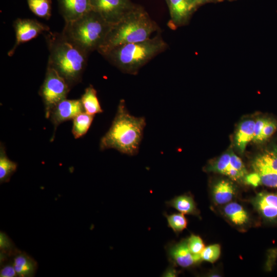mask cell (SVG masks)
<instances>
[{
  "instance_id": "35",
  "label": "cell",
  "mask_w": 277,
  "mask_h": 277,
  "mask_svg": "<svg viewBox=\"0 0 277 277\" xmlns=\"http://www.w3.org/2000/svg\"><path fill=\"white\" fill-rule=\"evenodd\" d=\"M211 0H194L195 7L199 6L201 4L209 2Z\"/></svg>"
},
{
  "instance_id": "28",
  "label": "cell",
  "mask_w": 277,
  "mask_h": 277,
  "mask_svg": "<svg viewBox=\"0 0 277 277\" xmlns=\"http://www.w3.org/2000/svg\"><path fill=\"white\" fill-rule=\"evenodd\" d=\"M188 247L194 254H201L205 246L201 238L192 234L187 239Z\"/></svg>"
},
{
  "instance_id": "8",
  "label": "cell",
  "mask_w": 277,
  "mask_h": 277,
  "mask_svg": "<svg viewBox=\"0 0 277 277\" xmlns=\"http://www.w3.org/2000/svg\"><path fill=\"white\" fill-rule=\"evenodd\" d=\"M92 10L107 23L114 24L136 5L131 0H91Z\"/></svg>"
},
{
  "instance_id": "25",
  "label": "cell",
  "mask_w": 277,
  "mask_h": 277,
  "mask_svg": "<svg viewBox=\"0 0 277 277\" xmlns=\"http://www.w3.org/2000/svg\"><path fill=\"white\" fill-rule=\"evenodd\" d=\"M164 215L167 219L168 226L172 229L176 234L186 228L188 221L184 214L181 212L171 214L164 213Z\"/></svg>"
},
{
  "instance_id": "34",
  "label": "cell",
  "mask_w": 277,
  "mask_h": 277,
  "mask_svg": "<svg viewBox=\"0 0 277 277\" xmlns=\"http://www.w3.org/2000/svg\"><path fill=\"white\" fill-rule=\"evenodd\" d=\"M179 274L178 271L175 269L174 266L172 264L171 265L168 267L166 270L164 271V272L163 273L162 276H171V277H174V276H177Z\"/></svg>"
},
{
  "instance_id": "16",
  "label": "cell",
  "mask_w": 277,
  "mask_h": 277,
  "mask_svg": "<svg viewBox=\"0 0 277 277\" xmlns=\"http://www.w3.org/2000/svg\"><path fill=\"white\" fill-rule=\"evenodd\" d=\"M13 263L18 276H33L37 269L36 262L27 253L20 251L14 255Z\"/></svg>"
},
{
  "instance_id": "23",
  "label": "cell",
  "mask_w": 277,
  "mask_h": 277,
  "mask_svg": "<svg viewBox=\"0 0 277 277\" xmlns=\"http://www.w3.org/2000/svg\"><path fill=\"white\" fill-rule=\"evenodd\" d=\"M94 116L84 111L77 115L73 119L72 133L75 138H78L87 132L92 124Z\"/></svg>"
},
{
  "instance_id": "11",
  "label": "cell",
  "mask_w": 277,
  "mask_h": 277,
  "mask_svg": "<svg viewBox=\"0 0 277 277\" xmlns=\"http://www.w3.org/2000/svg\"><path fill=\"white\" fill-rule=\"evenodd\" d=\"M251 202L265 221L277 224V192L262 191L258 193Z\"/></svg>"
},
{
  "instance_id": "26",
  "label": "cell",
  "mask_w": 277,
  "mask_h": 277,
  "mask_svg": "<svg viewBox=\"0 0 277 277\" xmlns=\"http://www.w3.org/2000/svg\"><path fill=\"white\" fill-rule=\"evenodd\" d=\"M1 257L7 258V256L14 255L17 251L14 244L8 235L3 232L0 234Z\"/></svg>"
},
{
  "instance_id": "14",
  "label": "cell",
  "mask_w": 277,
  "mask_h": 277,
  "mask_svg": "<svg viewBox=\"0 0 277 277\" xmlns=\"http://www.w3.org/2000/svg\"><path fill=\"white\" fill-rule=\"evenodd\" d=\"M170 11L169 27H175L184 21L195 7L194 0H168Z\"/></svg>"
},
{
  "instance_id": "1",
  "label": "cell",
  "mask_w": 277,
  "mask_h": 277,
  "mask_svg": "<svg viewBox=\"0 0 277 277\" xmlns=\"http://www.w3.org/2000/svg\"><path fill=\"white\" fill-rule=\"evenodd\" d=\"M146 125L144 117L132 115L125 101L121 100L109 129L101 139L100 150L114 149L129 156L137 154Z\"/></svg>"
},
{
  "instance_id": "21",
  "label": "cell",
  "mask_w": 277,
  "mask_h": 277,
  "mask_svg": "<svg viewBox=\"0 0 277 277\" xmlns=\"http://www.w3.org/2000/svg\"><path fill=\"white\" fill-rule=\"evenodd\" d=\"M80 100L84 110L87 113L94 115L103 112L97 96V91L93 86L90 85L85 89Z\"/></svg>"
},
{
  "instance_id": "13",
  "label": "cell",
  "mask_w": 277,
  "mask_h": 277,
  "mask_svg": "<svg viewBox=\"0 0 277 277\" xmlns=\"http://www.w3.org/2000/svg\"><path fill=\"white\" fill-rule=\"evenodd\" d=\"M65 23L75 21L92 10L91 0H57Z\"/></svg>"
},
{
  "instance_id": "36",
  "label": "cell",
  "mask_w": 277,
  "mask_h": 277,
  "mask_svg": "<svg viewBox=\"0 0 277 277\" xmlns=\"http://www.w3.org/2000/svg\"><path fill=\"white\" fill-rule=\"evenodd\" d=\"M165 1H166V3H167L168 0H165Z\"/></svg>"
},
{
  "instance_id": "27",
  "label": "cell",
  "mask_w": 277,
  "mask_h": 277,
  "mask_svg": "<svg viewBox=\"0 0 277 277\" xmlns=\"http://www.w3.org/2000/svg\"><path fill=\"white\" fill-rule=\"evenodd\" d=\"M221 254V247L215 244L205 247L201 253L202 260L214 263L219 258Z\"/></svg>"
},
{
  "instance_id": "6",
  "label": "cell",
  "mask_w": 277,
  "mask_h": 277,
  "mask_svg": "<svg viewBox=\"0 0 277 277\" xmlns=\"http://www.w3.org/2000/svg\"><path fill=\"white\" fill-rule=\"evenodd\" d=\"M70 89V87L57 72L47 66L45 77L38 92L44 105L47 118H49L53 108L66 98Z\"/></svg>"
},
{
  "instance_id": "19",
  "label": "cell",
  "mask_w": 277,
  "mask_h": 277,
  "mask_svg": "<svg viewBox=\"0 0 277 277\" xmlns=\"http://www.w3.org/2000/svg\"><path fill=\"white\" fill-rule=\"evenodd\" d=\"M167 207H172L184 214L198 215L199 210L192 196L185 194L166 202Z\"/></svg>"
},
{
  "instance_id": "2",
  "label": "cell",
  "mask_w": 277,
  "mask_h": 277,
  "mask_svg": "<svg viewBox=\"0 0 277 277\" xmlns=\"http://www.w3.org/2000/svg\"><path fill=\"white\" fill-rule=\"evenodd\" d=\"M159 31L156 23L141 6H135L120 20L111 25L97 51L104 56L118 46L139 42Z\"/></svg>"
},
{
  "instance_id": "20",
  "label": "cell",
  "mask_w": 277,
  "mask_h": 277,
  "mask_svg": "<svg viewBox=\"0 0 277 277\" xmlns=\"http://www.w3.org/2000/svg\"><path fill=\"white\" fill-rule=\"evenodd\" d=\"M224 212L230 221L236 226H245L249 222L248 213L239 203L229 202L226 204L224 208Z\"/></svg>"
},
{
  "instance_id": "5",
  "label": "cell",
  "mask_w": 277,
  "mask_h": 277,
  "mask_svg": "<svg viewBox=\"0 0 277 277\" xmlns=\"http://www.w3.org/2000/svg\"><path fill=\"white\" fill-rule=\"evenodd\" d=\"M111 25L91 10L80 18L65 23L62 34L69 41L89 53L103 43Z\"/></svg>"
},
{
  "instance_id": "10",
  "label": "cell",
  "mask_w": 277,
  "mask_h": 277,
  "mask_svg": "<svg viewBox=\"0 0 277 277\" xmlns=\"http://www.w3.org/2000/svg\"><path fill=\"white\" fill-rule=\"evenodd\" d=\"M167 255L171 264L182 268H188L200 263L201 254H194L190 250L187 239L179 242L170 243L165 247Z\"/></svg>"
},
{
  "instance_id": "3",
  "label": "cell",
  "mask_w": 277,
  "mask_h": 277,
  "mask_svg": "<svg viewBox=\"0 0 277 277\" xmlns=\"http://www.w3.org/2000/svg\"><path fill=\"white\" fill-rule=\"evenodd\" d=\"M49 50L48 66L57 72L71 88L80 83L88 53L68 40L62 33L46 36Z\"/></svg>"
},
{
  "instance_id": "17",
  "label": "cell",
  "mask_w": 277,
  "mask_h": 277,
  "mask_svg": "<svg viewBox=\"0 0 277 277\" xmlns=\"http://www.w3.org/2000/svg\"><path fill=\"white\" fill-rule=\"evenodd\" d=\"M254 125L255 121L248 119L242 121L238 126L234 143L241 153L244 152L248 143L253 140Z\"/></svg>"
},
{
  "instance_id": "33",
  "label": "cell",
  "mask_w": 277,
  "mask_h": 277,
  "mask_svg": "<svg viewBox=\"0 0 277 277\" xmlns=\"http://www.w3.org/2000/svg\"><path fill=\"white\" fill-rule=\"evenodd\" d=\"M243 181L247 185L256 187L262 184L260 175L253 172L250 174H247L244 177Z\"/></svg>"
},
{
  "instance_id": "24",
  "label": "cell",
  "mask_w": 277,
  "mask_h": 277,
  "mask_svg": "<svg viewBox=\"0 0 277 277\" xmlns=\"http://www.w3.org/2000/svg\"><path fill=\"white\" fill-rule=\"evenodd\" d=\"M30 10L36 16L49 19L51 16V0H27Z\"/></svg>"
},
{
  "instance_id": "30",
  "label": "cell",
  "mask_w": 277,
  "mask_h": 277,
  "mask_svg": "<svg viewBox=\"0 0 277 277\" xmlns=\"http://www.w3.org/2000/svg\"><path fill=\"white\" fill-rule=\"evenodd\" d=\"M268 120V118L261 117L258 118L255 121L254 135L252 140L253 142L255 143H260L262 130Z\"/></svg>"
},
{
  "instance_id": "18",
  "label": "cell",
  "mask_w": 277,
  "mask_h": 277,
  "mask_svg": "<svg viewBox=\"0 0 277 277\" xmlns=\"http://www.w3.org/2000/svg\"><path fill=\"white\" fill-rule=\"evenodd\" d=\"M212 193L214 203L217 205H223L229 203L233 199L236 190L231 181L221 180L214 185Z\"/></svg>"
},
{
  "instance_id": "29",
  "label": "cell",
  "mask_w": 277,
  "mask_h": 277,
  "mask_svg": "<svg viewBox=\"0 0 277 277\" xmlns=\"http://www.w3.org/2000/svg\"><path fill=\"white\" fill-rule=\"evenodd\" d=\"M277 128L276 123L269 119L264 126L260 137V143L264 142L270 137Z\"/></svg>"
},
{
  "instance_id": "22",
  "label": "cell",
  "mask_w": 277,
  "mask_h": 277,
  "mask_svg": "<svg viewBox=\"0 0 277 277\" xmlns=\"http://www.w3.org/2000/svg\"><path fill=\"white\" fill-rule=\"evenodd\" d=\"M17 164L10 160L7 156L4 145L0 147V183L9 182L11 176L16 171Z\"/></svg>"
},
{
  "instance_id": "12",
  "label": "cell",
  "mask_w": 277,
  "mask_h": 277,
  "mask_svg": "<svg viewBox=\"0 0 277 277\" xmlns=\"http://www.w3.org/2000/svg\"><path fill=\"white\" fill-rule=\"evenodd\" d=\"M81 100L64 99L52 110L49 118L54 127V131L61 123L73 120L77 115L84 112Z\"/></svg>"
},
{
  "instance_id": "32",
  "label": "cell",
  "mask_w": 277,
  "mask_h": 277,
  "mask_svg": "<svg viewBox=\"0 0 277 277\" xmlns=\"http://www.w3.org/2000/svg\"><path fill=\"white\" fill-rule=\"evenodd\" d=\"M230 163L232 167L239 171L244 177L248 174L245 166L241 159L232 152H231Z\"/></svg>"
},
{
  "instance_id": "15",
  "label": "cell",
  "mask_w": 277,
  "mask_h": 277,
  "mask_svg": "<svg viewBox=\"0 0 277 277\" xmlns=\"http://www.w3.org/2000/svg\"><path fill=\"white\" fill-rule=\"evenodd\" d=\"M230 157L231 152L223 154L207 167V170L225 175L233 181H243L244 176L232 167L230 163Z\"/></svg>"
},
{
  "instance_id": "31",
  "label": "cell",
  "mask_w": 277,
  "mask_h": 277,
  "mask_svg": "<svg viewBox=\"0 0 277 277\" xmlns=\"http://www.w3.org/2000/svg\"><path fill=\"white\" fill-rule=\"evenodd\" d=\"M1 277L18 276L15 271L13 261L7 262L3 264L0 270Z\"/></svg>"
},
{
  "instance_id": "9",
  "label": "cell",
  "mask_w": 277,
  "mask_h": 277,
  "mask_svg": "<svg viewBox=\"0 0 277 277\" xmlns=\"http://www.w3.org/2000/svg\"><path fill=\"white\" fill-rule=\"evenodd\" d=\"M15 32V42L11 50L8 52V55L12 56L17 48L21 45L37 37L44 31H49L48 26L38 22L35 19L29 18H17L13 24Z\"/></svg>"
},
{
  "instance_id": "7",
  "label": "cell",
  "mask_w": 277,
  "mask_h": 277,
  "mask_svg": "<svg viewBox=\"0 0 277 277\" xmlns=\"http://www.w3.org/2000/svg\"><path fill=\"white\" fill-rule=\"evenodd\" d=\"M251 166L253 171L260 175L262 185L277 188V145L269 146L258 154Z\"/></svg>"
},
{
  "instance_id": "4",
  "label": "cell",
  "mask_w": 277,
  "mask_h": 277,
  "mask_svg": "<svg viewBox=\"0 0 277 277\" xmlns=\"http://www.w3.org/2000/svg\"><path fill=\"white\" fill-rule=\"evenodd\" d=\"M168 47L160 34L143 41L118 46L104 55L122 72L135 74L156 55Z\"/></svg>"
}]
</instances>
